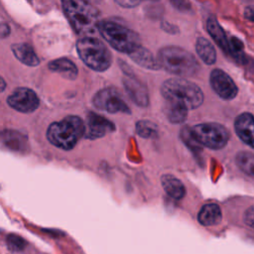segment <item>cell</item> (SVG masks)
Listing matches in <instances>:
<instances>
[{"label":"cell","mask_w":254,"mask_h":254,"mask_svg":"<svg viewBox=\"0 0 254 254\" xmlns=\"http://www.w3.org/2000/svg\"><path fill=\"white\" fill-rule=\"evenodd\" d=\"M161 92L165 101L181 105L188 110L195 109L203 102L201 89L193 82L182 77L165 80L161 86Z\"/></svg>","instance_id":"1"},{"label":"cell","mask_w":254,"mask_h":254,"mask_svg":"<svg viewBox=\"0 0 254 254\" xmlns=\"http://www.w3.org/2000/svg\"><path fill=\"white\" fill-rule=\"evenodd\" d=\"M63 9L73 30L80 35L98 31L99 12L86 0H62Z\"/></svg>","instance_id":"2"},{"label":"cell","mask_w":254,"mask_h":254,"mask_svg":"<svg viewBox=\"0 0 254 254\" xmlns=\"http://www.w3.org/2000/svg\"><path fill=\"white\" fill-rule=\"evenodd\" d=\"M85 133V124L81 118L69 115L61 121L52 123L47 130L48 140L64 150L72 149Z\"/></svg>","instance_id":"3"},{"label":"cell","mask_w":254,"mask_h":254,"mask_svg":"<svg viewBox=\"0 0 254 254\" xmlns=\"http://www.w3.org/2000/svg\"><path fill=\"white\" fill-rule=\"evenodd\" d=\"M158 62L164 69L176 75H193L199 64L192 54L177 46H167L158 53Z\"/></svg>","instance_id":"4"},{"label":"cell","mask_w":254,"mask_h":254,"mask_svg":"<svg viewBox=\"0 0 254 254\" xmlns=\"http://www.w3.org/2000/svg\"><path fill=\"white\" fill-rule=\"evenodd\" d=\"M98 32L113 49L121 53L129 55L140 47L138 34L118 22L111 20L100 21Z\"/></svg>","instance_id":"5"},{"label":"cell","mask_w":254,"mask_h":254,"mask_svg":"<svg viewBox=\"0 0 254 254\" xmlns=\"http://www.w3.org/2000/svg\"><path fill=\"white\" fill-rule=\"evenodd\" d=\"M76 50L81 61L96 71L106 70L112 63V55L99 39L83 37L77 41Z\"/></svg>","instance_id":"6"},{"label":"cell","mask_w":254,"mask_h":254,"mask_svg":"<svg viewBox=\"0 0 254 254\" xmlns=\"http://www.w3.org/2000/svg\"><path fill=\"white\" fill-rule=\"evenodd\" d=\"M190 132L198 144L213 150L223 148L229 140L228 130L223 125L214 122L194 125L190 128Z\"/></svg>","instance_id":"7"},{"label":"cell","mask_w":254,"mask_h":254,"mask_svg":"<svg viewBox=\"0 0 254 254\" xmlns=\"http://www.w3.org/2000/svg\"><path fill=\"white\" fill-rule=\"evenodd\" d=\"M92 103L97 109L108 113H130L121 93L114 87H105L99 90L93 96Z\"/></svg>","instance_id":"8"},{"label":"cell","mask_w":254,"mask_h":254,"mask_svg":"<svg viewBox=\"0 0 254 254\" xmlns=\"http://www.w3.org/2000/svg\"><path fill=\"white\" fill-rule=\"evenodd\" d=\"M7 103L19 112L31 113L39 107L40 99L34 90L28 87H18L8 96Z\"/></svg>","instance_id":"9"},{"label":"cell","mask_w":254,"mask_h":254,"mask_svg":"<svg viewBox=\"0 0 254 254\" xmlns=\"http://www.w3.org/2000/svg\"><path fill=\"white\" fill-rule=\"evenodd\" d=\"M209 82L214 92L224 100H231L238 93V87L234 80L222 69H213L209 75Z\"/></svg>","instance_id":"10"},{"label":"cell","mask_w":254,"mask_h":254,"mask_svg":"<svg viewBox=\"0 0 254 254\" xmlns=\"http://www.w3.org/2000/svg\"><path fill=\"white\" fill-rule=\"evenodd\" d=\"M115 125L112 121L107 118L98 115L94 112H89L86 116L85 133L84 136L88 139H98L106 135L107 133L113 132Z\"/></svg>","instance_id":"11"},{"label":"cell","mask_w":254,"mask_h":254,"mask_svg":"<svg viewBox=\"0 0 254 254\" xmlns=\"http://www.w3.org/2000/svg\"><path fill=\"white\" fill-rule=\"evenodd\" d=\"M234 129L237 136L246 145L254 149V116L249 112L239 114L234 120Z\"/></svg>","instance_id":"12"},{"label":"cell","mask_w":254,"mask_h":254,"mask_svg":"<svg viewBox=\"0 0 254 254\" xmlns=\"http://www.w3.org/2000/svg\"><path fill=\"white\" fill-rule=\"evenodd\" d=\"M124 87L130 98L139 106L146 107L149 105V94L146 86L135 76L126 74L123 78Z\"/></svg>","instance_id":"13"},{"label":"cell","mask_w":254,"mask_h":254,"mask_svg":"<svg viewBox=\"0 0 254 254\" xmlns=\"http://www.w3.org/2000/svg\"><path fill=\"white\" fill-rule=\"evenodd\" d=\"M13 55L24 64L29 66H36L40 64V60L34 49L29 44L19 43L11 46Z\"/></svg>","instance_id":"14"},{"label":"cell","mask_w":254,"mask_h":254,"mask_svg":"<svg viewBox=\"0 0 254 254\" xmlns=\"http://www.w3.org/2000/svg\"><path fill=\"white\" fill-rule=\"evenodd\" d=\"M206 30L208 34L211 36L213 41L218 45V47L224 52L230 53L229 40L226 38V35L214 17H209L206 22Z\"/></svg>","instance_id":"15"},{"label":"cell","mask_w":254,"mask_h":254,"mask_svg":"<svg viewBox=\"0 0 254 254\" xmlns=\"http://www.w3.org/2000/svg\"><path fill=\"white\" fill-rule=\"evenodd\" d=\"M222 217L220 207L215 203H207L198 212V222L204 226L215 225L220 222Z\"/></svg>","instance_id":"16"},{"label":"cell","mask_w":254,"mask_h":254,"mask_svg":"<svg viewBox=\"0 0 254 254\" xmlns=\"http://www.w3.org/2000/svg\"><path fill=\"white\" fill-rule=\"evenodd\" d=\"M130 58L139 65L148 69H158L161 67L158 60L154 58L152 53L143 47H138L132 53L129 54Z\"/></svg>","instance_id":"17"},{"label":"cell","mask_w":254,"mask_h":254,"mask_svg":"<svg viewBox=\"0 0 254 254\" xmlns=\"http://www.w3.org/2000/svg\"><path fill=\"white\" fill-rule=\"evenodd\" d=\"M48 67L58 73H61L63 76L68 79H74L77 76L78 70L74 63H72L70 60L62 58L55 61H52L49 63Z\"/></svg>","instance_id":"18"},{"label":"cell","mask_w":254,"mask_h":254,"mask_svg":"<svg viewBox=\"0 0 254 254\" xmlns=\"http://www.w3.org/2000/svg\"><path fill=\"white\" fill-rule=\"evenodd\" d=\"M162 186L165 191L175 199H182L186 194V188L184 184L172 175H164L161 178Z\"/></svg>","instance_id":"19"},{"label":"cell","mask_w":254,"mask_h":254,"mask_svg":"<svg viewBox=\"0 0 254 254\" xmlns=\"http://www.w3.org/2000/svg\"><path fill=\"white\" fill-rule=\"evenodd\" d=\"M195 51L200 60L206 64H213L216 61V52L212 44L203 37H199L195 43Z\"/></svg>","instance_id":"20"},{"label":"cell","mask_w":254,"mask_h":254,"mask_svg":"<svg viewBox=\"0 0 254 254\" xmlns=\"http://www.w3.org/2000/svg\"><path fill=\"white\" fill-rule=\"evenodd\" d=\"M164 111H165L166 117L169 119L170 122L174 124H180L186 121L189 110L181 105L165 101Z\"/></svg>","instance_id":"21"},{"label":"cell","mask_w":254,"mask_h":254,"mask_svg":"<svg viewBox=\"0 0 254 254\" xmlns=\"http://www.w3.org/2000/svg\"><path fill=\"white\" fill-rule=\"evenodd\" d=\"M235 162L242 172L254 178V154L246 151L239 152L235 157Z\"/></svg>","instance_id":"22"},{"label":"cell","mask_w":254,"mask_h":254,"mask_svg":"<svg viewBox=\"0 0 254 254\" xmlns=\"http://www.w3.org/2000/svg\"><path fill=\"white\" fill-rule=\"evenodd\" d=\"M136 132L144 138H152L157 136L158 128L155 123L149 120H140L136 124Z\"/></svg>","instance_id":"23"},{"label":"cell","mask_w":254,"mask_h":254,"mask_svg":"<svg viewBox=\"0 0 254 254\" xmlns=\"http://www.w3.org/2000/svg\"><path fill=\"white\" fill-rule=\"evenodd\" d=\"M7 244L11 250L20 251L24 249L26 242L17 235H9L7 237Z\"/></svg>","instance_id":"24"},{"label":"cell","mask_w":254,"mask_h":254,"mask_svg":"<svg viewBox=\"0 0 254 254\" xmlns=\"http://www.w3.org/2000/svg\"><path fill=\"white\" fill-rule=\"evenodd\" d=\"M244 221L247 225L254 228V205L249 207L244 214Z\"/></svg>","instance_id":"25"},{"label":"cell","mask_w":254,"mask_h":254,"mask_svg":"<svg viewBox=\"0 0 254 254\" xmlns=\"http://www.w3.org/2000/svg\"><path fill=\"white\" fill-rule=\"evenodd\" d=\"M174 7L181 11H188L190 8V3L187 0H171Z\"/></svg>","instance_id":"26"},{"label":"cell","mask_w":254,"mask_h":254,"mask_svg":"<svg viewBox=\"0 0 254 254\" xmlns=\"http://www.w3.org/2000/svg\"><path fill=\"white\" fill-rule=\"evenodd\" d=\"M118 5L125 7V8H132L137 6L140 1L139 0H114Z\"/></svg>","instance_id":"27"},{"label":"cell","mask_w":254,"mask_h":254,"mask_svg":"<svg viewBox=\"0 0 254 254\" xmlns=\"http://www.w3.org/2000/svg\"><path fill=\"white\" fill-rule=\"evenodd\" d=\"M244 17L249 20L254 22V6H247L244 10Z\"/></svg>","instance_id":"28"},{"label":"cell","mask_w":254,"mask_h":254,"mask_svg":"<svg viewBox=\"0 0 254 254\" xmlns=\"http://www.w3.org/2000/svg\"><path fill=\"white\" fill-rule=\"evenodd\" d=\"M162 28H163L165 31L169 32V33H175V32H177V29H176L177 27L171 25V24L168 23V22L163 23V24H162Z\"/></svg>","instance_id":"29"},{"label":"cell","mask_w":254,"mask_h":254,"mask_svg":"<svg viewBox=\"0 0 254 254\" xmlns=\"http://www.w3.org/2000/svg\"><path fill=\"white\" fill-rule=\"evenodd\" d=\"M9 33H10L9 26L7 24L3 23L2 26H1V36H2V38H5L6 36H8Z\"/></svg>","instance_id":"30"},{"label":"cell","mask_w":254,"mask_h":254,"mask_svg":"<svg viewBox=\"0 0 254 254\" xmlns=\"http://www.w3.org/2000/svg\"><path fill=\"white\" fill-rule=\"evenodd\" d=\"M1 82H2V83H1V85H2V86H1V90L3 91V90H4V87H5V81H4L3 78H1Z\"/></svg>","instance_id":"31"},{"label":"cell","mask_w":254,"mask_h":254,"mask_svg":"<svg viewBox=\"0 0 254 254\" xmlns=\"http://www.w3.org/2000/svg\"><path fill=\"white\" fill-rule=\"evenodd\" d=\"M139 1H140V2H141V1H142V0H139Z\"/></svg>","instance_id":"32"}]
</instances>
